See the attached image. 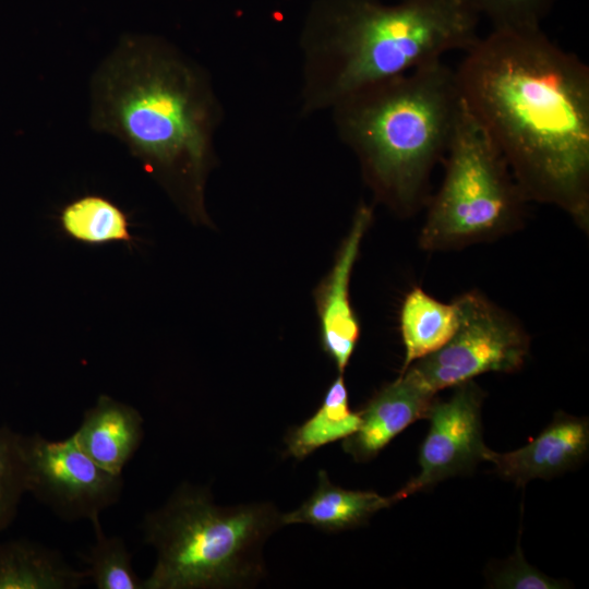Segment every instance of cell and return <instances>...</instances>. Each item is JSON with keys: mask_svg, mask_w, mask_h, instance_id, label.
I'll return each instance as SVG.
<instances>
[{"mask_svg": "<svg viewBox=\"0 0 589 589\" xmlns=\"http://www.w3.org/2000/svg\"><path fill=\"white\" fill-rule=\"evenodd\" d=\"M371 218L369 207L361 206L358 209L337 261L316 296L322 347L340 374L348 365L360 335L359 322L349 301V283Z\"/></svg>", "mask_w": 589, "mask_h": 589, "instance_id": "obj_12", "label": "cell"}, {"mask_svg": "<svg viewBox=\"0 0 589 589\" xmlns=\"http://www.w3.org/2000/svg\"><path fill=\"white\" fill-rule=\"evenodd\" d=\"M60 224L69 237L89 245L133 240L127 215L99 195H86L64 206Z\"/></svg>", "mask_w": 589, "mask_h": 589, "instance_id": "obj_18", "label": "cell"}, {"mask_svg": "<svg viewBox=\"0 0 589 589\" xmlns=\"http://www.w3.org/2000/svg\"><path fill=\"white\" fill-rule=\"evenodd\" d=\"M316 489L305 502L281 515L284 526L306 524L322 531L338 532L366 524L375 513L396 503L393 495L336 486L325 470L318 471Z\"/></svg>", "mask_w": 589, "mask_h": 589, "instance_id": "obj_14", "label": "cell"}, {"mask_svg": "<svg viewBox=\"0 0 589 589\" xmlns=\"http://www.w3.org/2000/svg\"><path fill=\"white\" fill-rule=\"evenodd\" d=\"M360 424L359 412L349 407L348 390L340 374L328 387L317 411L301 425L288 431L286 453L302 460L317 448L345 438Z\"/></svg>", "mask_w": 589, "mask_h": 589, "instance_id": "obj_17", "label": "cell"}, {"mask_svg": "<svg viewBox=\"0 0 589 589\" xmlns=\"http://www.w3.org/2000/svg\"><path fill=\"white\" fill-rule=\"evenodd\" d=\"M461 101L528 201L589 221V68L542 28L495 29L454 69Z\"/></svg>", "mask_w": 589, "mask_h": 589, "instance_id": "obj_1", "label": "cell"}, {"mask_svg": "<svg viewBox=\"0 0 589 589\" xmlns=\"http://www.w3.org/2000/svg\"><path fill=\"white\" fill-rule=\"evenodd\" d=\"M480 15L469 0H323L315 21L323 24L333 53L329 94L349 95L404 74L479 38Z\"/></svg>", "mask_w": 589, "mask_h": 589, "instance_id": "obj_4", "label": "cell"}, {"mask_svg": "<svg viewBox=\"0 0 589 589\" xmlns=\"http://www.w3.org/2000/svg\"><path fill=\"white\" fill-rule=\"evenodd\" d=\"M87 581L58 551L24 539L0 542V589H77Z\"/></svg>", "mask_w": 589, "mask_h": 589, "instance_id": "obj_15", "label": "cell"}, {"mask_svg": "<svg viewBox=\"0 0 589 589\" xmlns=\"http://www.w3.org/2000/svg\"><path fill=\"white\" fill-rule=\"evenodd\" d=\"M95 543L81 555L85 573L97 589H144L132 567V555L120 537H107L99 517L91 520Z\"/></svg>", "mask_w": 589, "mask_h": 589, "instance_id": "obj_19", "label": "cell"}, {"mask_svg": "<svg viewBox=\"0 0 589 589\" xmlns=\"http://www.w3.org/2000/svg\"><path fill=\"white\" fill-rule=\"evenodd\" d=\"M557 0H469L495 29L540 28Z\"/></svg>", "mask_w": 589, "mask_h": 589, "instance_id": "obj_21", "label": "cell"}, {"mask_svg": "<svg viewBox=\"0 0 589 589\" xmlns=\"http://www.w3.org/2000/svg\"><path fill=\"white\" fill-rule=\"evenodd\" d=\"M434 394L426 390L407 370L382 387L359 411L357 431L342 441V448L357 462H366L401 431L426 418Z\"/></svg>", "mask_w": 589, "mask_h": 589, "instance_id": "obj_10", "label": "cell"}, {"mask_svg": "<svg viewBox=\"0 0 589 589\" xmlns=\"http://www.w3.org/2000/svg\"><path fill=\"white\" fill-rule=\"evenodd\" d=\"M459 324L456 302H441L421 288H413L400 310V332L405 346L401 372L414 361L442 348Z\"/></svg>", "mask_w": 589, "mask_h": 589, "instance_id": "obj_16", "label": "cell"}, {"mask_svg": "<svg viewBox=\"0 0 589 589\" xmlns=\"http://www.w3.org/2000/svg\"><path fill=\"white\" fill-rule=\"evenodd\" d=\"M442 185L419 238L428 251L462 248L519 225L528 201L500 151L462 101L443 158Z\"/></svg>", "mask_w": 589, "mask_h": 589, "instance_id": "obj_6", "label": "cell"}, {"mask_svg": "<svg viewBox=\"0 0 589 589\" xmlns=\"http://www.w3.org/2000/svg\"><path fill=\"white\" fill-rule=\"evenodd\" d=\"M144 419L132 406L100 395L72 434L77 445L98 466L122 476L144 437Z\"/></svg>", "mask_w": 589, "mask_h": 589, "instance_id": "obj_13", "label": "cell"}, {"mask_svg": "<svg viewBox=\"0 0 589 589\" xmlns=\"http://www.w3.org/2000/svg\"><path fill=\"white\" fill-rule=\"evenodd\" d=\"M22 441L23 434L0 426V531L12 524L27 493Z\"/></svg>", "mask_w": 589, "mask_h": 589, "instance_id": "obj_20", "label": "cell"}, {"mask_svg": "<svg viewBox=\"0 0 589 589\" xmlns=\"http://www.w3.org/2000/svg\"><path fill=\"white\" fill-rule=\"evenodd\" d=\"M22 449L27 493L59 518L91 521L119 501L122 476L98 466L73 435L61 441L23 435Z\"/></svg>", "mask_w": 589, "mask_h": 589, "instance_id": "obj_8", "label": "cell"}, {"mask_svg": "<svg viewBox=\"0 0 589 589\" xmlns=\"http://www.w3.org/2000/svg\"><path fill=\"white\" fill-rule=\"evenodd\" d=\"M494 585L498 588L512 589H553L561 588V584L534 567L524 558L519 543L516 554L494 577Z\"/></svg>", "mask_w": 589, "mask_h": 589, "instance_id": "obj_22", "label": "cell"}, {"mask_svg": "<svg viewBox=\"0 0 589 589\" xmlns=\"http://www.w3.org/2000/svg\"><path fill=\"white\" fill-rule=\"evenodd\" d=\"M94 130L121 141L152 172L179 170L199 187L212 109L197 71L160 39L128 34L89 83Z\"/></svg>", "mask_w": 589, "mask_h": 589, "instance_id": "obj_2", "label": "cell"}, {"mask_svg": "<svg viewBox=\"0 0 589 589\" xmlns=\"http://www.w3.org/2000/svg\"><path fill=\"white\" fill-rule=\"evenodd\" d=\"M339 103L344 132L380 192L404 212L421 206L461 108L454 69L433 61Z\"/></svg>", "mask_w": 589, "mask_h": 589, "instance_id": "obj_3", "label": "cell"}, {"mask_svg": "<svg viewBox=\"0 0 589 589\" xmlns=\"http://www.w3.org/2000/svg\"><path fill=\"white\" fill-rule=\"evenodd\" d=\"M589 446V425L585 418L558 412L530 443L508 453L486 449L483 460L517 485L533 479H549L584 459Z\"/></svg>", "mask_w": 589, "mask_h": 589, "instance_id": "obj_11", "label": "cell"}, {"mask_svg": "<svg viewBox=\"0 0 589 589\" xmlns=\"http://www.w3.org/2000/svg\"><path fill=\"white\" fill-rule=\"evenodd\" d=\"M455 302L459 324L452 338L406 369L434 395L488 372H515L529 350L522 327L483 294L464 293Z\"/></svg>", "mask_w": 589, "mask_h": 589, "instance_id": "obj_7", "label": "cell"}, {"mask_svg": "<svg viewBox=\"0 0 589 589\" xmlns=\"http://www.w3.org/2000/svg\"><path fill=\"white\" fill-rule=\"evenodd\" d=\"M484 394L472 381L455 386L444 401L433 400L426 418L429 432L420 447L419 473L393 496L396 502L442 480L471 471L488 447L482 438Z\"/></svg>", "mask_w": 589, "mask_h": 589, "instance_id": "obj_9", "label": "cell"}, {"mask_svg": "<svg viewBox=\"0 0 589 589\" xmlns=\"http://www.w3.org/2000/svg\"><path fill=\"white\" fill-rule=\"evenodd\" d=\"M271 503L220 506L208 489L182 483L142 521L157 553L144 589H221L253 585L264 575L262 548L283 525Z\"/></svg>", "mask_w": 589, "mask_h": 589, "instance_id": "obj_5", "label": "cell"}]
</instances>
